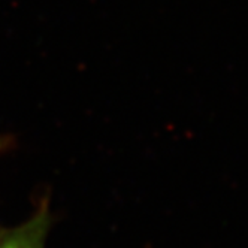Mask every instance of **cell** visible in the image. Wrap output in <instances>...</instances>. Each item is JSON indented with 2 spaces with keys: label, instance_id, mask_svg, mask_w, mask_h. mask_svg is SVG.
<instances>
[{
  "label": "cell",
  "instance_id": "2",
  "mask_svg": "<svg viewBox=\"0 0 248 248\" xmlns=\"http://www.w3.org/2000/svg\"><path fill=\"white\" fill-rule=\"evenodd\" d=\"M15 147V138L11 135H0V155L11 151Z\"/></svg>",
  "mask_w": 248,
  "mask_h": 248
},
{
  "label": "cell",
  "instance_id": "1",
  "mask_svg": "<svg viewBox=\"0 0 248 248\" xmlns=\"http://www.w3.org/2000/svg\"><path fill=\"white\" fill-rule=\"evenodd\" d=\"M54 216L49 199L42 198L33 214L16 226H0V248H45Z\"/></svg>",
  "mask_w": 248,
  "mask_h": 248
}]
</instances>
